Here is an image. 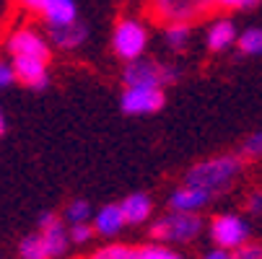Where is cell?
Returning a JSON list of instances; mask_svg holds the SVG:
<instances>
[{"mask_svg": "<svg viewBox=\"0 0 262 259\" xmlns=\"http://www.w3.org/2000/svg\"><path fill=\"white\" fill-rule=\"evenodd\" d=\"M242 171H244V156H231V153L210 156V158L198 161L187 169L184 184H192V187L205 190L215 200L218 195L229 192L234 187L242 176Z\"/></svg>", "mask_w": 262, "mask_h": 259, "instance_id": "cell-1", "label": "cell"}, {"mask_svg": "<svg viewBox=\"0 0 262 259\" xmlns=\"http://www.w3.org/2000/svg\"><path fill=\"white\" fill-rule=\"evenodd\" d=\"M205 223L200 213H166L164 218H156L151 228H148V239H154L156 244H166V246H174V244H192L200 239Z\"/></svg>", "mask_w": 262, "mask_h": 259, "instance_id": "cell-2", "label": "cell"}, {"mask_svg": "<svg viewBox=\"0 0 262 259\" xmlns=\"http://www.w3.org/2000/svg\"><path fill=\"white\" fill-rule=\"evenodd\" d=\"M215 8L213 0H145V11L156 23H198Z\"/></svg>", "mask_w": 262, "mask_h": 259, "instance_id": "cell-3", "label": "cell"}, {"mask_svg": "<svg viewBox=\"0 0 262 259\" xmlns=\"http://www.w3.org/2000/svg\"><path fill=\"white\" fill-rule=\"evenodd\" d=\"M179 81V70L169 62L138 57L133 62H125L122 83L125 86H140V88H169Z\"/></svg>", "mask_w": 262, "mask_h": 259, "instance_id": "cell-4", "label": "cell"}, {"mask_svg": "<svg viewBox=\"0 0 262 259\" xmlns=\"http://www.w3.org/2000/svg\"><path fill=\"white\" fill-rule=\"evenodd\" d=\"M148 39H151L148 26L140 18L125 16L115 23V29H112V52H115L122 62H133L138 57H145Z\"/></svg>", "mask_w": 262, "mask_h": 259, "instance_id": "cell-5", "label": "cell"}, {"mask_svg": "<svg viewBox=\"0 0 262 259\" xmlns=\"http://www.w3.org/2000/svg\"><path fill=\"white\" fill-rule=\"evenodd\" d=\"M208 233H210L213 246L236 251V249H242L244 244H249L252 228H249V223H247V218H242L239 213H218V215L210 218Z\"/></svg>", "mask_w": 262, "mask_h": 259, "instance_id": "cell-6", "label": "cell"}, {"mask_svg": "<svg viewBox=\"0 0 262 259\" xmlns=\"http://www.w3.org/2000/svg\"><path fill=\"white\" fill-rule=\"evenodd\" d=\"M166 104V88H140V86H125L120 96V109L127 117H148L156 114Z\"/></svg>", "mask_w": 262, "mask_h": 259, "instance_id": "cell-7", "label": "cell"}, {"mask_svg": "<svg viewBox=\"0 0 262 259\" xmlns=\"http://www.w3.org/2000/svg\"><path fill=\"white\" fill-rule=\"evenodd\" d=\"M6 50L11 52V57H39V60H50L52 50L45 36L31 29V26H18L8 34L6 39Z\"/></svg>", "mask_w": 262, "mask_h": 259, "instance_id": "cell-8", "label": "cell"}, {"mask_svg": "<svg viewBox=\"0 0 262 259\" xmlns=\"http://www.w3.org/2000/svg\"><path fill=\"white\" fill-rule=\"evenodd\" d=\"M36 233L42 236L50 259H60V256L68 251V246H70V236H68V223H65V218H60V215L52 213V210H47V213L39 215Z\"/></svg>", "mask_w": 262, "mask_h": 259, "instance_id": "cell-9", "label": "cell"}, {"mask_svg": "<svg viewBox=\"0 0 262 259\" xmlns=\"http://www.w3.org/2000/svg\"><path fill=\"white\" fill-rule=\"evenodd\" d=\"M50 60L39 57H13L16 81L31 91H45L50 86Z\"/></svg>", "mask_w": 262, "mask_h": 259, "instance_id": "cell-10", "label": "cell"}, {"mask_svg": "<svg viewBox=\"0 0 262 259\" xmlns=\"http://www.w3.org/2000/svg\"><path fill=\"white\" fill-rule=\"evenodd\" d=\"M210 202H213V197L205 190L192 187V184H184V181H182V187H177L169 195V207L177 210V213H200Z\"/></svg>", "mask_w": 262, "mask_h": 259, "instance_id": "cell-11", "label": "cell"}, {"mask_svg": "<svg viewBox=\"0 0 262 259\" xmlns=\"http://www.w3.org/2000/svg\"><path fill=\"white\" fill-rule=\"evenodd\" d=\"M86 39H89V26L81 18L73 23H65V26H50V42L62 52H73V50L83 47Z\"/></svg>", "mask_w": 262, "mask_h": 259, "instance_id": "cell-12", "label": "cell"}, {"mask_svg": "<svg viewBox=\"0 0 262 259\" xmlns=\"http://www.w3.org/2000/svg\"><path fill=\"white\" fill-rule=\"evenodd\" d=\"M236 39H239V29L231 18H215L205 31V44L210 52H226L236 47Z\"/></svg>", "mask_w": 262, "mask_h": 259, "instance_id": "cell-13", "label": "cell"}, {"mask_svg": "<svg viewBox=\"0 0 262 259\" xmlns=\"http://www.w3.org/2000/svg\"><path fill=\"white\" fill-rule=\"evenodd\" d=\"M91 226H94V231H96L99 236L115 239V236L122 233V228H125L127 223H125V215H122L120 205H104V207H99L96 215L91 218Z\"/></svg>", "mask_w": 262, "mask_h": 259, "instance_id": "cell-14", "label": "cell"}, {"mask_svg": "<svg viewBox=\"0 0 262 259\" xmlns=\"http://www.w3.org/2000/svg\"><path fill=\"white\" fill-rule=\"evenodd\" d=\"M120 210L125 215L127 226H143L148 218L154 215V200L148 197L145 192H133L120 202Z\"/></svg>", "mask_w": 262, "mask_h": 259, "instance_id": "cell-15", "label": "cell"}, {"mask_svg": "<svg viewBox=\"0 0 262 259\" xmlns=\"http://www.w3.org/2000/svg\"><path fill=\"white\" fill-rule=\"evenodd\" d=\"M39 16L45 18L47 26H65L78 21V6L76 0H45Z\"/></svg>", "mask_w": 262, "mask_h": 259, "instance_id": "cell-16", "label": "cell"}, {"mask_svg": "<svg viewBox=\"0 0 262 259\" xmlns=\"http://www.w3.org/2000/svg\"><path fill=\"white\" fill-rule=\"evenodd\" d=\"M164 42L174 52H184L192 42V23H166L164 26Z\"/></svg>", "mask_w": 262, "mask_h": 259, "instance_id": "cell-17", "label": "cell"}, {"mask_svg": "<svg viewBox=\"0 0 262 259\" xmlns=\"http://www.w3.org/2000/svg\"><path fill=\"white\" fill-rule=\"evenodd\" d=\"M236 50L244 57H262V26H249L239 34Z\"/></svg>", "mask_w": 262, "mask_h": 259, "instance_id": "cell-18", "label": "cell"}, {"mask_svg": "<svg viewBox=\"0 0 262 259\" xmlns=\"http://www.w3.org/2000/svg\"><path fill=\"white\" fill-rule=\"evenodd\" d=\"M89 259H138V246L130 244H104L89 254Z\"/></svg>", "mask_w": 262, "mask_h": 259, "instance_id": "cell-19", "label": "cell"}, {"mask_svg": "<svg viewBox=\"0 0 262 259\" xmlns=\"http://www.w3.org/2000/svg\"><path fill=\"white\" fill-rule=\"evenodd\" d=\"M65 223L68 226H73V223H91V218H94V207H91V202L89 200H81V197H76V200H70L68 202V207H65Z\"/></svg>", "mask_w": 262, "mask_h": 259, "instance_id": "cell-20", "label": "cell"}, {"mask_svg": "<svg viewBox=\"0 0 262 259\" xmlns=\"http://www.w3.org/2000/svg\"><path fill=\"white\" fill-rule=\"evenodd\" d=\"M18 256L21 259H50L47 256V249H45V241L39 233H29L21 239L18 244Z\"/></svg>", "mask_w": 262, "mask_h": 259, "instance_id": "cell-21", "label": "cell"}, {"mask_svg": "<svg viewBox=\"0 0 262 259\" xmlns=\"http://www.w3.org/2000/svg\"><path fill=\"white\" fill-rule=\"evenodd\" d=\"M138 259H184L179 251H174L171 246L166 244H145V246H138Z\"/></svg>", "mask_w": 262, "mask_h": 259, "instance_id": "cell-22", "label": "cell"}, {"mask_svg": "<svg viewBox=\"0 0 262 259\" xmlns=\"http://www.w3.org/2000/svg\"><path fill=\"white\" fill-rule=\"evenodd\" d=\"M94 226L91 223H73L68 226V236H70V244H89L94 239Z\"/></svg>", "mask_w": 262, "mask_h": 259, "instance_id": "cell-23", "label": "cell"}, {"mask_svg": "<svg viewBox=\"0 0 262 259\" xmlns=\"http://www.w3.org/2000/svg\"><path fill=\"white\" fill-rule=\"evenodd\" d=\"M242 156L244 158H262V130H257L254 135H249L242 145Z\"/></svg>", "mask_w": 262, "mask_h": 259, "instance_id": "cell-24", "label": "cell"}, {"mask_svg": "<svg viewBox=\"0 0 262 259\" xmlns=\"http://www.w3.org/2000/svg\"><path fill=\"white\" fill-rule=\"evenodd\" d=\"M13 83H18V81H16L13 62H8V60L0 57V88H11Z\"/></svg>", "mask_w": 262, "mask_h": 259, "instance_id": "cell-25", "label": "cell"}, {"mask_svg": "<svg viewBox=\"0 0 262 259\" xmlns=\"http://www.w3.org/2000/svg\"><path fill=\"white\" fill-rule=\"evenodd\" d=\"M213 3L221 11H244V8H254L259 0H213Z\"/></svg>", "mask_w": 262, "mask_h": 259, "instance_id": "cell-26", "label": "cell"}, {"mask_svg": "<svg viewBox=\"0 0 262 259\" xmlns=\"http://www.w3.org/2000/svg\"><path fill=\"white\" fill-rule=\"evenodd\" d=\"M236 259H262V244H244L242 249H236Z\"/></svg>", "mask_w": 262, "mask_h": 259, "instance_id": "cell-27", "label": "cell"}, {"mask_svg": "<svg viewBox=\"0 0 262 259\" xmlns=\"http://www.w3.org/2000/svg\"><path fill=\"white\" fill-rule=\"evenodd\" d=\"M247 213L249 215H262V192L259 190L247 197Z\"/></svg>", "mask_w": 262, "mask_h": 259, "instance_id": "cell-28", "label": "cell"}, {"mask_svg": "<svg viewBox=\"0 0 262 259\" xmlns=\"http://www.w3.org/2000/svg\"><path fill=\"white\" fill-rule=\"evenodd\" d=\"M203 259H236V251L231 249H221V246H213L210 251L203 254Z\"/></svg>", "mask_w": 262, "mask_h": 259, "instance_id": "cell-29", "label": "cell"}, {"mask_svg": "<svg viewBox=\"0 0 262 259\" xmlns=\"http://www.w3.org/2000/svg\"><path fill=\"white\" fill-rule=\"evenodd\" d=\"M16 3L24 8V11H31V13H39V8H42V3L45 0H16Z\"/></svg>", "mask_w": 262, "mask_h": 259, "instance_id": "cell-30", "label": "cell"}, {"mask_svg": "<svg viewBox=\"0 0 262 259\" xmlns=\"http://www.w3.org/2000/svg\"><path fill=\"white\" fill-rule=\"evenodd\" d=\"M6 132V117H3V109H0V135Z\"/></svg>", "mask_w": 262, "mask_h": 259, "instance_id": "cell-31", "label": "cell"}, {"mask_svg": "<svg viewBox=\"0 0 262 259\" xmlns=\"http://www.w3.org/2000/svg\"><path fill=\"white\" fill-rule=\"evenodd\" d=\"M117 3H125V0H117Z\"/></svg>", "mask_w": 262, "mask_h": 259, "instance_id": "cell-32", "label": "cell"}]
</instances>
